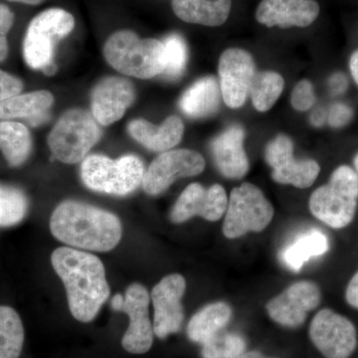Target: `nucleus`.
Listing matches in <instances>:
<instances>
[{
    "label": "nucleus",
    "mask_w": 358,
    "mask_h": 358,
    "mask_svg": "<svg viewBox=\"0 0 358 358\" xmlns=\"http://www.w3.org/2000/svg\"><path fill=\"white\" fill-rule=\"evenodd\" d=\"M51 264L64 284L68 306L79 322H92L110 296L105 266L100 258L72 247L52 253Z\"/></svg>",
    "instance_id": "nucleus-1"
},
{
    "label": "nucleus",
    "mask_w": 358,
    "mask_h": 358,
    "mask_svg": "<svg viewBox=\"0 0 358 358\" xmlns=\"http://www.w3.org/2000/svg\"><path fill=\"white\" fill-rule=\"evenodd\" d=\"M52 235L67 246L110 252L121 242V220L112 212L75 200L56 207L50 218Z\"/></svg>",
    "instance_id": "nucleus-2"
},
{
    "label": "nucleus",
    "mask_w": 358,
    "mask_h": 358,
    "mask_svg": "<svg viewBox=\"0 0 358 358\" xmlns=\"http://www.w3.org/2000/svg\"><path fill=\"white\" fill-rule=\"evenodd\" d=\"M103 56L115 70L138 79L159 76L166 67L164 42L141 39L129 30H122L110 36L103 47Z\"/></svg>",
    "instance_id": "nucleus-3"
},
{
    "label": "nucleus",
    "mask_w": 358,
    "mask_h": 358,
    "mask_svg": "<svg viewBox=\"0 0 358 358\" xmlns=\"http://www.w3.org/2000/svg\"><path fill=\"white\" fill-rule=\"evenodd\" d=\"M358 202V173L352 167L341 166L329 183L310 195V210L315 218L334 229H343L355 218Z\"/></svg>",
    "instance_id": "nucleus-4"
},
{
    "label": "nucleus",
    "mask_w": 358,
    "mask_h": 358,
    "mask_svg": "<svg viewBox=\"0 0 358 358\" xmlns=\"http://www.w3.org/2000/svg\"><path fill=\"white\" fill-rule=\"evenodd\" d=\"M74 26L72 14L61 8L48 9L33 18L23 42L26 64L48 76L55 74L56 46L73 31Z\"/></svg>",
    "instance_id": "nucleus-5"
},
{
    "label": "nucleus",
    "mask_w": 358,
    "mask_h": 358,
    "mask_svg": "<svg viewBox=\"0 0 358 358\" xmlns=\"http://www.w3.org/2000/svg\"><path fill=\"white\" fill-rule=\"evenodd\" d=\"M145 169L136 155L112 159L102 155H92L83 160L81 178L89 189L124 196L143 183Z\"/></svg>",
    "instance_id": "nucleus-6"
},
{
    "label": "nucleus",
    "mask_w": 358,
    "mask_h": 358,
    "mask_svg": "<svg viewBox=\"0 0 358 358\" xmlns=\"http://www.w3.org/2000/svg\"><path fill=\"white\" fill-rule=\"evenodd\" d=\"M101 129L92 113L83 109L66 112L56 122L48 136L52 157L67 164L87 157L101 138Z\"/></svg>",
    "instance_id": "nucleus-7"
},
{
    "label": "nucleus",
    "mask_w": 358,
    "mask_h": 358,
    "mask_svg": "<svg viewBox=\"0 0 358 358\" xmlns=\"http://www.w3.org/2000/svg\"><path fill=\"white\" fill-rule=\"evenodd\" d=\"M225 213L223 234L236 239L265 230L274 217V207L257 186L245 182L231 192Z\"/></svg>",
    "instance_id": "nucleus-8"
},
{
    "label": "nucleus",
    "mask_w": 358,
    "mask_h": 358,
    "mask_svg": "<svg viewBox=\"0 0 358 358\" xmlns=\"http://www.w3.org/2000/svg\"><path fill=\"white\" fill-rule=\"evenodd\" d=\"M308 334L313 345L326 358H350L357 348L355 324L329 308L315 315Z\"/></svg>",
    "instance_id": "nucleus-9"
},
{
    "label": "nucleus",
    "mask_w": 358,
    "mask_h": 358,
    "mask_svg": "<svg viewBox=\"0 0 358 358\" xmlns=\"http://www.w3.org/2000/svg\"><path fill=\"white\" fill-rule=\"evenodd\" d=\"M204 169L203 157L195 150L187 148L167 150L150 164L141 185L148 194L159 195L169 189L178 179L199 176Z\"/></svg>",
    "instance_id": "nucleus-10"
},
{
    "label": "nucleus",
    "mask_w": 358,
    "mask_h": 358,
    "mask_svg": "<svg viewBox=\"0 0 358 358\" xmlns=\"http://www.w3.org/2000/svg\"><path fill=\"white\" fill-rule=\"evenodd\" d=\"M265 159L272 167V178L281 185L308 188L319 176L320 167L313 159L296 160L294 157L293 141L280 134L265 150Z\"/></svg>",
    "instance_id": "nucleus-11"
},
{
    "label": "nucleus",
    "mask_w": 358,
    "mask_h": 358,
    "mask_svg": "<svg viewBox=\"0 0 358 358\" xmlns=\"http://www.w3.org/2000/svg\"><path fill=\"white\" fill-rule=\"evenodd\" d=\"M150 296L143 285H129L124 294V305L120 312L129 317V327L122 338L126 352L143 355L154 343V326L150 317Z\"/></svg>",
    "instance_id": "nucleus-12"
},
{
    "label": "nucleus",
    "mask_w": 358,
    "mask_h": 358,
    "mask_svg": "<svg viewBox=\"0 0 358 358\" xmlns=\"http://www.w3.org/2000/svg\"><path fill=\"white\" fill-rule=\"evenodd\" d=\"M186 289L185 277L171 274L155 285L150 294L154 306V333L160 339L178 333L185 320L182 300Z\"/></svg>",
    "instance_id": "nucleus-13"
},
{
    "label": "nucleus",
    "mask_w": 358,
    "mask_h": 358,
    "mask_svg": "<svg viewBox=\"0 0 358 358\" xmlns=\"http://www.w3.org/2000/svg\"><path fill=\"white\" fill-rule=\"evenodd\" d=\"M218 72L224 103L232 109L242 107L256 75L251 54L243 49H227L219 59Z\"/></svg>",
    "instance_id": "nucleus-14"
},
{
    "label": "nucleus",
    "mask_w": 358,
    "mask_h": 358,
    "mask_svg": "<svg viewBox=\"0 0 358 358\" xmlns=\"http://www.w3.org/2000/svg\"><path fill=\"white\" fill-rule=\"evenodd\" d=\"M320 300L322 293L317 284L300 281L268 301L266 310L280 326L296 329L306 322L308 313L320 305Z\"/></svg>",
    "instance_id": "nucleus-15"
},
{
    "label": "nucleus",
    "mask_w": 358,
    "mask_h": 358,
    "mask_svg": "<svg viewBox=\"0 0 358 358\" xmlns=\"http://www.w3.org/2000/svg\"><path fill=\"white\" fill-rule=\"evenodd\" d=\"M227 205V194L222 186L204 188L199 183H192L179 195L169 217L176 224L185 223L196 216L215 222L225 214Z\"/></svg>",
    "instance_id": "nucleus-16"
},
{
    "label": "nucleus",
    "mask_w": 358,
    "mask_h": 358,
    "mask_svg": "<svg viewBox=\"0 0 358 358\" xmlns=\"http://www.w3.org/2000/svg\"><path fill=\"white\" fill-rule=\"evenodd\" d=\"M136 98L134 85L121 77L101 80L92 92V114L102 126L119 121Z\"/></svg>",
    "instance_id": "nucleus-17"
},
{
    "label": "nucleus",
    "mask_w": 358,
    "mask_h": 358,
    "mask_svg": "<svg viewBox=\"0 0 358 358\" xmlns=\"http://www.w3.org/2000/svg\"><path fill=\"white\" fill-rule=\"evenodd\" d=\"M320 6L315 0H262L256 20L267 27H307L317 20Z\"/></svg>",
    "instance_id": "nucleus-18"
},
{
    "label": "nucleus",
    "mask_w": 358,
    "mask_h": 358,
    "mask_svg": "<svg viewBox=\"0 0 358 358\" xmlns=\"http://www.w3.org/2000/svg\"><path fill=\"white\" fill-rule=\"evenodd\" d=\"M244 129L232 126L211 143V152L218 171L225 178L241 179L249 171L248 157L244 150Z\"/></svg>",
    "instance_id": "nucleus-19"
},
{
    "label": "nucleus",
    "mask_w": 358,
    "mask_h": 358,
    "mask_svg": "<svg viewBox=\"0 0 358 358\" xmlns=\"http://www.w3.org/2000/svg\"><path fill=\"white\" fill-rule=\"evenodd\" d=\"M128 131L131 138L148 150L164 152L182 140L185 124L180 117L171 115L159 126H155L145 120H134L129 122Z\"/></svg>",
    "instance_id": "nucleus-20"
},
{
    "label": "nucleus",
    "mask_w": 358,
    "mask_h": 358,
    "mask_svg": "<svg viewBox=\"0 0 358 358\" xmlns=\"http://www.w3.org/2000/svg\"><path fill=\"white\" fill-rule=\"evenodd\" d=\"M53 103L52 93L44 90L20 94L0 102V120L24 119L33 127L39 126L49 119Z\"/></svg>",
    "instance_id": "nucleus-21"
},
{
    "label": "nucleus",
    "mask_w": 358,
    "mask_h": 358,
    "mask_svg": "<svg viewBox=\"0 0 358 358\" xmlns=\"http://www.w3.org/2000/svg\"><path fill=\"white\" fill-rule=\"evenodd\" d=\"M221 96L217 79L205 77L186 90L179 100V107L192 119H203L217 112Z\"/></svg>",
    "instance_id": "nucleus-22"
},
{
    "label": "nucleus",
    "mask_w": 358,
    "mask_h": 358,
    "mask_svg": "<svg viewBox=\"0 0 358 358\" xmlns=\"http://www.w3.org/2000/svg\"><path fill=\"white\" fill-rule=\"evenodd\" d=\"M231 4V0H173V9L185 22L215 27L228 20Z\"/></svg>",
    "instance_id": "nucleus-23"
},
{
    "label": "nucleus",
    "mask_w": 358,
    "mask_h": 358,
    "mask_svg": "<svg viewBox=\"0 0 358 358\" xmlns=\"http://www.w3.org/2000/svg\"><path fill=\"white\" fill-rule=\"evenodd\" d=\"M232 317V308L224 301L209 303L188 322L187 336L193 343L203 345L222 331Z\"/></svg>",
    "instance_id": "nucleus-24"
},
{
    "label": "nucleus",
    "mask_w": 358,
    "mask_h": 358,
    "mask_svg": "<svg viewBox=\"0 0 358 358\" xmlns=\"http://www.w3.org/2000/svg\"><path fill=\"white\" fill-rule=\"evenodd\" d=\"M329 249L327 235L320 230H310L301 234L285 248L282 261L289 270L299 273L310 259L324 255Z\"/></svg>",
    "instance_id": "nucleus-25"
},
{
    "label": "nucleus",
    "mask_w": 358,
    "mask_h": 358,
    "mask_svg": "<svg viewBox=\"0 0 358 358\" xmlns=\"http://www.w3.org/2000/svg\"><path fill=\"white\" fill-rule=\"evenodd\" d=\"M32 140L24 124L0 122V150L11 167L22 166L31 152Z\"/></svg>",
    "instance_id": "nucleus-26"
},
{
    "label": "nucleus",
    "mask_w": 358,
    "mask_h": 358,
    "mask_svg": "<svg viewBox=\"0 0 358 358\" xmlns=\"http://www.w3.org/2000/svg\"><path fill=\"white\" fill-rule=\"evenodd\" d=\"M24 338L20 315L13 308L0 306V358H20Z\"/></svg>",
    "instance_id": "nucleus-27"
},
{
    "label": "nucleus",
    "mask_w": 358,
    "mask_h": 358,
    "mask_svg": "<svg viewBox=\"0 0 358 358\" xmlns=\"http://www.w3.org/2000/svg\"><path fill=\"white\" fill-rule=\"evenodd\" d=\"M284 86V79L278 73H256L250 88L255 109L262 113L270 110L281 96Z\"/></svg>",
    "instance_id": "nucleus-28"
},
{
    "label": "nucleus",
    "mask_w": 358,
    "mask_h": 358,
    "mask_svg": "<svg viewBox=\"0 0 358 358\" xmlns=\"http://www.w3.org/2000/svg\"><path fill=\"white\" fill-rule=\"evenodd\" d=\"M28 206L24 192L11 186L0 185V227L20 223L27 214Z\"/></svg>",
    "instance_id": "nucleus-29"
},
{
    "label": "nucleus",
    "mask_w": 358,
    "mask_h": 358,
    "mask_svg": "<svg viewBox=\"0 0 358 358\" xmlns=\"http://www.w3.org/2000/svg\"><path fill=\"white\" fill-rule=\"evenodd\" d=\"M246 350V341L241 334L220 331L202 345L203 358H238Z\"/></svg>",
    "instance_id": "nucleus-30"
},
{
    "label": "nucleus",
    "mask_w": 358,
    "mask_h": 358,
    "mask_svg": "<svg viewBox=\"0 0 358 358\" xmlns=\"http://www.w3.org/2000/svg\"><path fill=\"white\" fill-rule=\"evenodd\" d=\"M166 48V67L162 75L169 80L182 76L187 63V47L180 35L173 33L164 40Z\"/></svg>",
    "instance_id": "nucleus-31"
},
{
    "label": "nucleus",
    "mask_w": 358,
    "mask_h": 358,
    "mask_svg": "<svg viewBox=\"0 0 358 358\" xmlns=\"http://www.w3.org/2000/svg\"><path fill=\"white\" fill-rule=\"evenodd\" d=\"M315 102V96L312 83L308 80H301L292 92V106L296 110L306 112L313 107Z\"/></svg>",
    "instance_id": "nucleus-32"
},
{
    "label": "nucleus",
    "mask_w": 358,
    "mask_h": 358,
    "mask_svg": "<svg viewBox=\"0 0 358 358\" xmlns=\"http://www.w3.org/2000/svg\"><path fill=\"white\" fill-rule=\"evenodd\" d=\"M14 14L4 4H0V62L6 60L8 53L7 34L13 27Z\"/></svg>",
    "instance_id": "nucleus-33"
},
{
    "label": "nucleus",
    "mask_w": 358,
    "mask_h": 358,
    "mask_svg": "<svg viewBox=\"0 0 358 358\" xmlns=\"http://www.w3.org/2000/svg\"><path fill=\"white\" fill-rule=\"evenodd\" d=\"M22 89L23 83L18 78L0 70V102L20 95Z\"/></svg>",
    "instance_id": "nucleus-34"
},
{
    "label": "nucleus",
    "mask_w": 358,
    "mask_h": 358,
    "mask_svg": "<svg viewBox=\"0 0 358 358\" xmlns=\"http://www.w3.org/2000/svg\"><path fill=\"white\" fill-rule=\"evenodd\" d=\"M353 110L345 103H334L329 109L327 121L331 128L338 129L345 127L352 121Z\"/></svg>",
    "instance_id": "nucleus-35"
},
{
    "label": "nucleus",
    "mask_w": 358,
    "mask_h": 358,
    "mask_svg": "<svg viewBox=\"0 0 358 358\" xmlns=\"http://www.w3.org/2000/svg\"><path fill=\"white\" fill-rule=\"evenodd\" d=\"M345 299L352 307L358 308V271L348 282Z\"/></svg>",
    "instance_id": "nucleus-36"
},
{
    "label": "nucleus",
    "mask_w": 358,
    "mask_h": 358,
    "mask_svg": "<svg viewBox=\"0 0 358 358\" xmlns=\"http://www.w3.org/2000/svg\"><path fill=\"white\" fill-rule=\"evenodd\" d=\"M329 85L331 93L334 95H339V94H343L348 88V80H346L345 75L336 73L329 79Z\"/></svg>",
    "instance_id": "nucleus-37"
},
{
    "label": "nucleus",
    "mask_w": 358,
    "mask_h": 358,
    "mask_svg": "<svg viewBox=\"0 0 358 358\" xmlns=\"http://www.w3.org/2000/svg\"><path fill=\"white\" fill-rule=\"evenodd\" d=\"M350 68L355 81L358 85V50L355 51L350 57Z\"/></svg>",
    "instance_id": "nucleus-38"
},
{
    "label": "nucleus",
    "mask_w": 358,
    "mask_h": 358,
    "mask_svg": "<svg viewBox=\"0 0 358 358\" xmlns=\"http://www.w3.org/2000/svg\"><path fill=\"white\" fill-rule=\"evenodd\" d=\"M324 121H326V113L324 110H317L312 115V124L315 126H322Z\"/></svg>",
    "instance_id": "nucleus-39"
},
{
    "label": "nucleus",
    "mask_w": 358,
    "mask_h": 358,
    "mask_svg": "<svg viewBox=\"0 0 358 358\" xmlns=\"http://www.w3.org/2000/svg\"><path fill=\"white\" fill-rule=\"evenodd\" d=\"M124 296H122V294H115L114 298L112 299V303H110L113 310H115V312H120V310H121L122 305H124Z\"/></svg>",
    "instance_id": "nucleus-40"
},
{
    "label": "nucleus",
    "mask_w": 358,
    "mask_h": 358,
    "mask_svg": "<svg viewBox=\"0 0 358 358\" xmlns=\"http://www.w3.org/2000/svg\"><path fill=\"white\" fill-rule=\"evenodd\" d=\"M238 358H278V357H266V355H262V353L259 352H244L243 355H240Z\"/></svg>",
    "instance_id": "nucleus-41"
},
{
    "label": "nucleus",
    "mask_w": 358,
    "mask_h": 358,
    "mask_svg": "<svg viewBox=\"0 0 358 358\" xmlns=\"http://www.w3.org/2000/svg\"><path fill=\"white\" fill-rule=\"evenodd\" d=\"M13 2H21V3L30 4V6H37V4L42 3L44 0H8Z\"/></svg>",
    "instance_id": "nucleus-42"
},
{
    "label": "nucleus",
    "mask_w": 358,
    "mask_h": 358,
    "mask_svg": "<svg viewBox=\"0 0 358 358\" xmlns=\"http://www.w3.org/2000/svg\"><path fill=\"white\" fill-rule=\"evenodd\" d=\"M355 169H357V171L358 173V154L357 155V157H355Z\"/></svg>",
    "instance_id": "nucleus-43"
}]
</instances>
